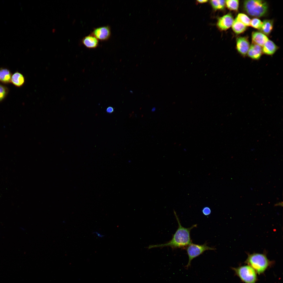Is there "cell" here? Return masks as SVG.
<instances>
[{"instance_id": "cell-1", "label": "cell", "mask_w": 283, "mask_h": 283, "mask_svg": "<svg viewBox=\"0 0 283 283\" xmlns=\"http://www.w3.org/2000/svg\"><path fill=\"white\" fill-rule=\"evenodd\" d=\"M174 212L178 226L171 240L165 243L150 245L147 247L148 249L169 247L173 249L177 248L185 249L188 245L192 243L190 232L192 229L197 226V224L194 225L189 228L184 227L182 226L176 213L175 211Z\"/></svg>"}, {"instance_id": "cell-2", "label": "cell", "mask_w": 283, "mask_h": 283, "mask_svg": "<svg viewBox=\"0 0 283 283\" xmlns=\"http://www.w3.org/2000/svg\"><path fill=\"white\" fill-rule=\"evenodd\" d=\"M245 262L259 274L264 273L272 264V262L268 260L265 255L259 253L248 255Z\"/></svg>"}, {"instance_id": "cell-3", "label": "cell", "mask_w": 283, "mask_h": 283, "mask_svg": "<svg viewBox=\"0 0 283 283\" xmlns=\"http://www.w3.org/2000/svg\"><path fill=\"white\" fill-rule=\"evenodd\" d=\"M244 8L249 15L254 17H260L266 13L268 5L266 2L262 0L245 1L244 2Z\"/></svg>"}, {"instance_id": "cell-4", "label": "cell", "mask_w": 283, "mask_h": 283, "mask_svg": "<svg viewBox=\"0 0 283 283\" xmlns=\"http://www.w3.org/2000/svg\"><path fill=\"white\" fill-rule=\"evenodd\" d=\"M235 274L244 283H256L258 280L257 273L249 265L232 268Z\"/></svg>"}, {"instance_id": "cell-5", "label": "cell", "mask_w": 283, "mask_h": 283, "mask_svg": "<svg viewBox=\"0 0 283 283\" xmlns=\"http://www.w3.org/2000/svg\"><path fill=\"white\" fill-rule=\"evenodd\" d=\"M188 257V261L186 266L188 268L191 265L192 260L198 257L204 251L208 250H214L216 249L210 247L207 245V243H205L203 244H198L192 243L186 248Z\"/></svg>"}, {"instance_id": "cell-6", "label": "cell", "mask_w": 283, "mask_h": 283, "mask_svg": "<svg viewBox=\"0 0 283 283\" xmlns=\"http://www.w3.org/2000/svg\"><path fill=\"white\" fill-rule=\"evenodd\" d=\"M91 34L98 40L102 41L106 40L109 39L111 36L110 27L109 26H106L95 28Z\"/></svg>"}, {"instance_id": "cell-7", "label": "cell", "mask_w": 283, "mask_h": 283, "mask_svg": "<svg viewBox=\"0 0 283 283\" xmlns=\"http://www.w3.org/2000/svg\"><path fill=\"white\" fill-rule=\"evenodd\" d=\"M233 21L232 15L231 13H229L218 19L217 26L220 30H225L232 26Z\"/></svg>"}, {"instance_id": "cell-8", "label": "cell", "mask_w": 283, "mask_h": 283, "mask_svg": "<svg viewBox=\"0 0 283 283\" xmlns=\"http://www.w3.org/2000/svg\"><path fill=\"white\" fill-rule=\"evenodd\" d=\"M250 47L249 43L247 38L239 37L236 40V48L238 52L242 56H245L247 53Z\"/></svg>"}, {"instance_id": "cell-9", "label": "cell", "mask_w": 283, "mask_h": 283, "mask_svg": "<svg viewBox=\"0 0 283 283\" xmlns=\"http://www.w3.org/2000/svg\"><path fill=\"white\" fill-rule=\"evenodd\" d=\"M262 48L260 46L253 43L248 52V56L255 60L259 59L262 55Z\"/></svg>"}, {"instance_id": "cell-10", "label": "cell", "mask_w": 283, "mask_h": 283, "mask_svg": "<svg viewBox=\"0 0 283 283\" xmlns=\"http://www.w3.org/2000/svg\"><path fill=\"white\" fill-rule=\"evenodd\" d=\"M252 39L253 43L260 46H263L269 40L265 35L258 32H254L252 33Z\"/></svg>"}, {"instance_id": "cell-11", "label": "cell", "mask_w": 283, "mask_h": 283, "mask_svg": "<svg viewBox=\"0 0 283 283\" xmlns=\"http://www.w3.org/2000/svg\"><path fill=\"white\" fill-rule=\"evenodd\" d=\"M82 42L86 47L90 48H96L99 45L98 40L91 34L83 38Z\"/></svg>"}, {"instance_id": "cell-12", "label": "cell", "mask_w": 283, "mask_h": 283, "mask_svg": "<svg viewBox=\"0 0 283 283\" xmlns=\"http://www.w3.org/2000/svg\"><path fill=\"white\" fill-rule=\"evenodd\" d=\"M25 80L23 75L17 71L12 74L11 83L17 87H20L24 85Z\"/></svg>"}, {"instance_id": "cell-13", "label": "cell", "mask_w": 283, "mask_h": 283, "mask_svg": "<svg viewBox=\"0 0 283 283\" xmlns=\"http://www.w3.org/2000/svg\"><path fill=\"white\" fill-rule=\"evenodd\" d=\"M12 74L10 70L6 68H0V82L4 84L11 83Z\"/></svg>"}, {"instance_id": "cell-14", "label": "cell", "mask_w": 283, "mask_h": 283, "mask_svg": "<svg viewBox=\"0 0 283 283\" xmlns=\"http://www.w3.org/2000/svg\"><path fill=\"white\" fill-rule=\"evenodd\" d=\"M278 48L273 42L268 40L263 46L262 52L267 55H271L275 53Z\"/></svg>"}, {"instance_id": "cell-15", "label": "cell", "mask_w": 283, "mask_h": 283, "mask_svg": "<svg viewBox=\"0 0 283 283\" xmlns=\"http://www.w3.org/2000/svg\"><path fill=\"white\" fill-rule=\"evenodd\" d=\"M273 26V21L270 20H265L262 22V26L260 29L262 33L269 35L271 32Z\"/></svg>"}, {"instance_id": "cell-16", "label": "cell", "mask_w": 283, "mask_h": 283, "mask_svg": "<svg viewBox=\"0 0 283 283\" xmlns=\"http://www.w3.org/2000/svg\"><path fill=\"white\" fill-rule=\"evenodd\" d=\"M233 31L236 34H239L244 32L246 29V26L237 20L236 19L234 20L232 25Z\"/></svg>"}, {"instance_id": "cell-17", "label": "cell", "mask_w": 283, "mask_h": 283, "mask_svg": "<svg viewBox=\"0 0 283 283\" xmlns=\"http://www.w3.org/2000/svg\"><path fill=\"white\" fill-rule=\"evenodd\" d=\"M225 0H213L210 1V3L214 10H222L225 6Z\"/></svg>"}, {"instance_id": "cell-18", "label": "cell", "mask_w": 283, "mask_h": 283, "mask_svg": "<svg viewBox=\"0 0 283 283\" xmlns=\"http://www.w3.org/2000/svg\"><path fill=\"white\" fill-rule=\"evenodd\" d=\"M236 19L246 26L250 25L251 19L247 15L244 14H239Z\"/></svg>"}, {"instance_id": "cell-19", "label": "cell", "mask_w": 283, "mask_h": 283, "mask_svg": "<svg viewBox=\"0 0 283 283\" xmlns=\"http://www.w3.org/2000/svg\"><path fill=\"white\" fill-rule=\"evenodd\" d=\"M239 1L228 0L226 1L225 4L228 9L231 10L237 11L239 7Z\"/></svg>"}, {"instance_id": "cell-20", "label": "cell", "mask_w": 283, "mask_h": 283, "mask_svg": "<svg viewBox=\"0 0 283 283\" xmlns=\"http://www.w3.org/2000/svg\"><path fill=\"white\" fill-rule=\"evenodd\" d=\"M9 91V89L7 87L0 84V102L5 99Z\"/></svg>"}, {"instance_id": "cell-21", "label": "cell", "mask_w": 283, "mask_h": 283, "mask_svg": "<svg viewBox=\"0 0 283 283\" xmlns=\"http://www.w3.org/2000/svg\"><path fill=\"white\" fill-rule=\"evenodd\" d=\"M262 24V22L257 18H254L251 20L250 25L252 27L259 29L261 28Z\"/></svg>"}, {"instance_id": "cell-22", "label": "cell", "mask_w": 283, "mask_h": 283, "mask_svg": "<svg viewBox=\"0 0 283 283\" xmlns=\"http://www.w3.org/2000/svg\"><path fill=\"white\" fill-rule=\"evenodd\" d=\"M202 211L203 214L205 216L209 215L211 212L210 208L208 207H205L203 208Z\"/></svg>"}, {"instance_id": "cell-23", "label": "cell", "mask_w": 283, "mask_h": 283, "mask_svg": "<svg viewBox=\"0 0 283 283\" xmlns=\"http://www.w3.org/2000/svg\"><path fill=\"white\" fill-rule=\"evenodd\" d=\"M92 233L96 235L98 237L100 238H102L105 236L104 235L102 234L97 231L94 232H92Z\"/></svg>"}, {"instance_id": "cell-24", "label": "cell", "mask_w": 283, "mask_h": 283, "mask_svg": "<svg viewBox=\"0 0 283 283\" xmlns=\"http://www.w3.org/2000/svg\"><path fill=\"white\" fill-rule=\"evenodd\" d=\"M106 111L107 113H111L113 112L114 109L112 107L110 106L107 108Z\"/></svg>"}, {"instance_id": "cell-25", "label": "cell", "mask_w": 283, "mask_h": 283, "mask_svg": "<svg viewBox=\"0 0 283 283\" xmlns=\"http://www.w3.org/2000/svg\"><path fill=\"white\" fill-rule=\"evenodd\" d=\"M197 1L198 2L200 3H204L207 2L208 1L206 0H198Z\"/></svg>"}]
</instances>
